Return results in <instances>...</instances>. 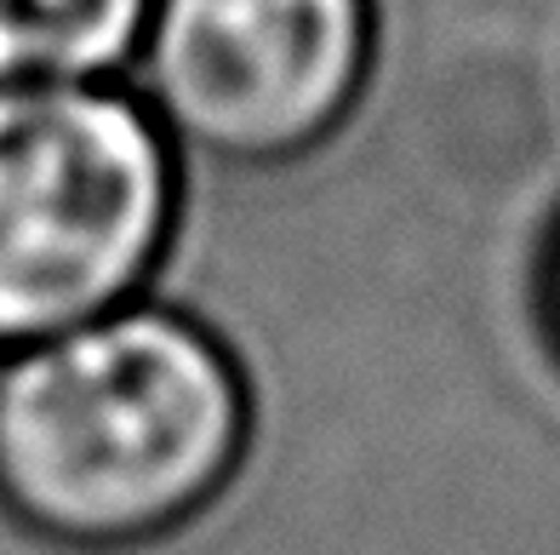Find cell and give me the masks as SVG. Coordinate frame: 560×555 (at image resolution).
<instances>
[{"label": "cell", "mask_w": 560, "mask_h": 555, "mask_svg": "<svg viewBox=\"0 0 560 555\" xmlns=\"http://www.w3.org/2000/svg\"><path fill=\"white\" fill-rule=\"evenodd\" d=\"M189 212V155L132 81L0 92V349L149 298Z\"/></svg>", "instance_id": "obj_2"}, {"label": "cell", "mask_w": 560, "mask_h": 555, "mask_svg": "<svg viewBox=\"0 0 560 555\" xmlns=\"http://www.w3.org/2000/svg\"><path fill=\"white\" fill-rule=\"evenodd\" d=\"M258 395L212 321L166 298L0 349V516L58 555H143L241 482Z\"/></svg>", "instance_id": "obj_1"}, {"label": "cell", "mask_w": 560, "mask_h": 555, "mask_svg": "<svg viewBox=\"0 0 560 555\" xmlns=\"http://www.w3.org/2000/svg\"><path fill=\"white\" fill-rule=\"evenodd\" d=\"M377 63V0H155L132 58L184 155L292 166L354 120Z\"/></svg>", "instance_id": "obj_3"}, {"label": "cell", "mask_w": 560, "mask_h": 555, "mask_svg": "<svg viewBox=\"0 0 560 555\" xmlns=\"http://www.w3.org/2000/svg\"><path fill=\"white\" fill-rule=\"evenodd\" d=\"M532 304H538V326H544V344L560 367V218L549 223V235L538 246V275H532Z\"/></svg>", "instance_id": "obj_5"}, {"label": "cell", "mask_w": 560, "mask_h": 555, "mask_svg": "<svg viewBox=\"0 0 560 555\" xmlns=\"http://www.w3.org/2000/svg\"><path fill=\"white\" fill-rule=\"evenodd\" d=\"M155 0H0V92L126 81Z\"/></svg>", "instance_id": "obj_4"}]
</instances>
